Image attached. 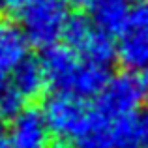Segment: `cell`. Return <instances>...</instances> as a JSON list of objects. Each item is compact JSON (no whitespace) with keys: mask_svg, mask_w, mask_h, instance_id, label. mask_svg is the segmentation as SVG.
<instances>
[{"mask_svg":"<svg viewBox=\"0 0 148 148\" xmlns=\"http://www.w3.org/2000/svg\"><path fill=\"white\" fill-rule=\"evenodd\" d=\"M68 19L66 0H32L23 11H19L21 30L28 43L40 49L56 45L58 38L64 34Z\"/></svg>","mask_w":148,"mask_h":148,"instance_id":"obj_1","label":"cell"},{"mask_svg":"<svg viewBox=\"0 0 148 148\" xmlns=\"http://www.w3.org/2000/svg\"><path fill=\"white\" fill-rule=\"evenodd\" d=\"M148 98V84L145 77H137L133 71H122L111 77L103 92L98 96L96 111L107 120H118L131 116Z\"/></svg>","mask_w":148,"mask_h":148,"instance_id":"obj_2","label":"cell"},{"mask_svg":"<svg viewBox=\"0 0 148 148\" xmlns=\"http://www.w3.org/2000/svg\"><path fill=\"white\" fill-rule=\"evenodd\" d=\"M94 111L86 107L84 99L73 94H56L49 96L43 103V116L54 139L71 143L84 127L88 126Z\"/></svg>","mask_w":148,"mask_h":148,"instance_id":"obj_3","label":"cell"},{"mask_svg":"<svg viewBox=\"0 0 148 148\" xmlns=\"http://www.w3.org/2000/svg\"><path fill=\"white\" fill-rule=\"evenodd\" d=\"M118 58L127 71L146 69L148 66V0L131 8L130 21L120 34Z\"/></svg>","mask_w":148,"mask_h":148,"instance_id":"obj_4","label":"cell"},{"mask_svg":"<svg viewBox=\"0 0 148 148\" xmlns=\"http://www.w3.org/2000/svg\"><path fill=\"white\" fill-rule=\"evenodd\" d=\"M40 60L43 64L49 86L54 88L56 92L69 94L71 84L81 69V64H83L79 54L73 49H69L68 45L56 43L53 47L43 49V54H41Z\"/></svg>","mask_w":148,"mask_h":148,"instance_id":"obj_5","label":"cell"},{"mask_svg":"<svg viewBox=\"0 0 148 148\" xmlns=\"http://www.w3.org/2000/svg\"><path fill=\"white\" fill-rule=\"evenodd\" d=\"M49 126L43 112L36 107H26L11 122L10 141L13 148H53Z\"/></svg>","mask_w":148,"mask_h":148,"instance_id":"obj_6","label":"cell"},{"mask_svg":"<svg viewBox=\"0 0 148 148\" xmlns=\"http://www.w3.org/2000/svg\"><path fill=\"white\" fill-rule=\"evenodd\" d=\"M28 40L21 26L0 21V81L10 79L19 64L28 56Z\"/></svg>","mask_w":148,"mask_h":148,"instance_id":"obj_7","label":"cell"},{"mask_svg":"<svg viewBox=\"0 0 148 148\" xmlns=\"http://www.w3.org/2000/svg\"><path fill=\"white\" fill-rule=\"evenodd\" d=\"M11 83L19 90V94L25 98V101H32L41 98V94L47 88V75L41 60L32 56H26L21 64L15 68V71L11 73Z\"/></svg>","mask_w":148,"mask_h":148,"instance_id":"obj_8","label":"cell"},{"mask_svg":"<svg viewBox=\"0 0 148 148\" xmlns=\"http://www.w3.org/2000/svg\"><path fill=\"white\" fill-rule=\"evenodd\" d=\"M130 0H98L92 6V21L99 30L111 34H122L130 21Z\"/></svg>","mask_w":148,"mask_h":148,"instance_id":"obj_9","label":"cell"},{"mask_svg":"<svg viewBox=\"0 0 148 148\" xmlns=\"http://www.w3.org/2000/svg\"><path fill=\"white\" fill-rule=\"evenodd\" d=\"M109 81H111V77H109L107 66H99V64H92V62L83 60L79 73H77L75 81L71 84L69 94L77 96L81 99L98 98L101 92H103V88L107 86Z\"/></svg>","mask_w":148,"mask_h":148,"instance_id":"obj_10","label":"cell"},{"mask_svg":"<svg viewBox=\"0 0 148 148\" xmlns=\"http://www.w3.org/2000/svg\"><path fill=\"white\" fill-rule=\"evenodd\" d=\"M81 58L84 62H92V64H99V66H107L118 56V45L114 43L111 34L99 30L98 26L94 28V32L90 34L84 45L81 47L79 53Z\"/></svg>","mask_w":148,"mask_h":148,"instance_id":"obj_11","label":"cell"},{"mask_svg":"<svg viewBox=\"0 0 148 148\" xmlns=\"http://www.w3.org/2000/svg\"><path fill=\"white\" fill-rule=\"evenodd\" d=\"M71 148H114L111 135V120L94 111L88 126L71 141Z\"/></svg>","mask_w":148,"mask_h":148,"instance_id":"obj_12","label":"cell"},{"mask_svg":"<svg viewBox=\"0 0 148 148\" xmlns=\"http://www.w3.org/2000/svg\"><path fill=\"white\" fill-rule=\"evenodd\" d=\"M111 135H112L114 148H143L139 118H135L133 114L112 120L111 122Z\"/></svg>","mask_w":148,"mask_h":148,"instance_id":"obj_13","label":"cell"},{"mask_svg":"<svg viewBox=\"0 0 148 148\" xmlns=\"http://www.w3.org/2000/svg\"><path fill=\"white\" fill-rule=\"evenodd\" d=\"M94 28H96V25H94L92 19L84 17V15H81V13L69 15L68 23H66V28H64V34H62L64 45H68V47L73 49L75 53H79L81 47L84 45V41L94 32Z\"/></svg>","mask_w":148,"mask_h":148,"instance_id":"obj_14","label":"cell"},{"mask_svg":"<svg viewBox=\"0 0 148 148\" xmlns=\"http://www.w3.org/2000/svg\"><path fill=\"white\" fill-rule=\"evenodd\" d=\"M23 105H25V98L13 86L11 79H2L0 81V118L13 120L23 111Z\"/></svg>","mask_w":148,"mask_h":148,"instance_id":"obj_15","label":"cell"},{"mask_svg":"<svg viewBox=\"0 0 148 148\" xmlns=\"http://www.w3.org/2000/svg\"><path fill=\"white\" fill-rule=\"evenodd\" d=\"M30 2L32 0H0V4L10 11H23Z\"/></svg>","mask_w":148,"mask_h":148,"instance_id":"obj_16","label":"cell"},{"mask_svg":"<svg viewBox=\"0 0 148 148\" xmlns=\"http://www.w3.org/2000/svg\"><path fill=\"white\" fill-rule=\"evenodd\" d=\"M139 126H141V137H143V146L148 148V111L139 118Z\"/></svg>","mask_w":148,"mask_h":148,"instance_id":"obj_17","label":"cell"},{"mask_svg":"<svg viewBox=\"0 0 148 148\" xmlns=\"http://www.w3.org/2000/svg\"><path fill=\"white\" fill-rule=\"evenodd\" d=\"M66 2L75 6V8H92L98 0H66Z\"/></svg>","mask_w":148,"mask_h":148,"instance_id":"obj_18","label":"cell"},{"mask_svg":"<svg viewBox=\"0 0 148 148\" xmlns=\"http://www.w3.org/2000/svg\"><path fill=\"white\" fill-rule=\"evenodd\" d=\"M0 148H13V146H11V141H10V139H6V137H2V135H0Z\"/></svg>","mask_w":148,"mask_h":148,"instance_id":"obj_19","label":"cell"},{"mask_svg":"<svg viewBox=\"0 0 148 148\" xmlns=\"http://www.w3.org/2000/svg\"><path fill=\"white\" fill-rule=\"evenodd\" d=\"M145 81H146V84H148V66H146V69H145Z\"/></svg>","mask_w":148,"mask_h":148,"instance_id":"obj_20","label":"cell"},{"mask_svg":"<svg viewBox=\"0 0 148 148\" xmlns=\"http://www.w3.org/2000/svg\"><path fill=\"white\" fill-rule=\"evenodd\" d=\"M137 2H143V0H137Z\"/></svg>","mask_w":148,"mask_h":148,"instance_id":"obj_21","label":"cell"},{"mask_svg":"<svg viewBox=\"0 0 148 148\" xmlns=\"http://www.w3.org/2000/svg\"><path fill=\"white\" fill-rule=\"evenodd\" d=\"M0 120H2V118H0Z\"/></svg>","mask_w":148,"mask_h":148,"instance_id":"obj_22","label":"cell"}]
</instances>
